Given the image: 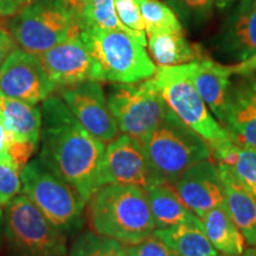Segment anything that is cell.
Instances as JSON below:
<instances>
[{
  "label": "cell",
  "mask_w": 256,
  "mask_h": 256,
  "mask_svg": "<svg viewBox=\"0 0 256 256\" xmlns=\"http://www.w3.org/2000/svg\"><path fill=\"white\" fill-rule=\"evenodd\" d=\"M42 162L78 191L87 204L100 188V172L104 142L92 136L76 120L60 96L42 104Z\"/></svg>",
  "instance_id": "6da1fadb"
},
{
  "label": "cell",
  "mask_w": 256,
  "mask_h": 256,
  "mask_svg": "<svg viewBox=\"0 0 256 256\" xmlns=\"http://www.w3.org/2000/svg\"><path fill=\"white\" fill-rule=\"evenodd\" d=\"M87 218L94 232L133 244L156 229L145 188L107 184L87 202Z\"/></svg>",
  "instance_id": "7a4b0ae2"
},
{
  "label": "cell",
  "mask_w": 256,
  "mask_h": 256,
  "mask_svg": "<svg viewBox=\"0 0 256 256\" xmlns=\"http://www.w3.org/2000/svg\"><path fill=\"white\" fill-rule=\"evenodd\" d=\"M80 34L92 62V81L138 83L154 76L145 46L126 32L84 28Z\"/></svg>",
  "instance_id": "3957f363"
},
{
  "label": "cell",
  "mask_w": 256,
  "mask_h": 256,
  "mask_svg": "<svg viewBox=\"0 0 256 256\" xmlns=\"http://www.w3.org/2000/svg\"><path fill=\"white\" fill-rule=\"evenodd\" d=\"M140 140L158 183L172 185L188 168L212 156L206 140L171 110L154 130Z\"/></svg>",
  "instance_id": "277c9868"
},
{
  "label": "cell",
  "mask_w": 256,
  "mask_h": 256,
  "mask_svg": "<svg viewBox=\"0 0 256 256\" xmlns=\"http://www.w3.org/2000/svg\"><path fill=\"white\" fill-rule=\"evenodd\" d=\"M17 46L40 55L81 32L76 11L66 0H31L8 23Z\"/></svg>",
  "instance_id": "5b68a950"
},
{
  "label": "cell",
  "mask_w": 256,
  "mask_h": 256,
  "mask_svg": "<svg viewBox=\"0 0 256 256\" xmlns=\"http://www.w3.org/2000/svg\"><path fill=\"white\" fill-rule=\"evenodd\" d=\"M22 192L56 228L68 235L81 228L84 202L78 191L57 176L40 158L20 171Z\"/></svg>",
  "instance_id": "8992f818"
},
{
  "label": "cell",
  "mask_w": 256,
  "mask_h": 256,
  "mask_svg": "<svg viewBox=\"0 0 256 256\" xmlns=\"http://www.w3.org/2000/svg\"><path fill=\"white\" fill-rule=\"evenodd\" d=\"M4 242L10 256H68L66 235L25 194L5 208Z\"/></svg>",
  "instance_id": "52a82bcc"
},
{
  "label": "cell",
  "mask_w": 256,
  "mask_h": 256,
  "mask_svg": "<svg viewBox=\"0 0 256 256\" xmlns=\"http://www.w3.org/2000/svg\"><path fill=\"white\" fill-rule=\"evenodd\" d=\"M156 90L170 110L211 147V151L232 140L222 124L212 116L206 102L190 80L178 66H158L151 78Z\"/></svg>",
  "instance_id": "ba28073f"
},
{
  "label": "cell",
  "mask_w": 256,
  "mask_h": 256,
  "mask_svg": "<svg viewBox=\"0 0 256 256\" xmlns=\"http://www.w3.org/2000/svg\"><path fill=\"white\" fill-rule=\"evenodd\" d=\"M107 104L121 133L142 139L164 120L170 107L152 80L138 83H114Z\"/></svg>",
  "instance_id": "9c48e42d"
},
{
  "label": "cell",
  "mask_w": 256,
  "mask_h": 256,
  "mask_svg": "<svg viewBox=\"0 0 256 256\" xmlns=\"http://www.w3.org/2000/svg\"><path fill=\"white\" fill-rule=\"evenodd\" d=\"M55 88L34 54L16 49L0 68V96L37 104L50 98Z\"/></svg>",
  "instance_id": "30bf717a"
},
{
  "label": "cell",
  "mask_w": 256,
  "mask_h": 256,
  "mask_svg": "<svg viewBox=\"0 0 256 256\" xmlns=\"http://www.w3.org/2000/svg\"><path fill=\"white\" fill-rule=\"evenodd\" d=\"M158 183L153 176L142 140L119 136L106 147L100 172V188L107 184L146 188Z\"/></svg>",
  "instance_id": "8fae6325"
},
{
  "label": "cell",
  "mask_w": 256,
  "mask_h": 256,
  "mask_svg": "<svg viewBox=\"0 0 256 256\" xmlns=\"http://www.w3.org/2000/svg\"><path fill=\"white\" fill-rule=\"evenodd\" d=\"M60 98L76 120L92 136L104 144H110L119 136L120 130L108 107L100 82L86 81L63 88Z\"/></svg>",
  "instance_id": "7c38bea8"
},
{
  "label": "cell",
  "mask_w": 256,
  "mask_h": 256,
  "mask_svg": "<svg viewBox=\"0 0 256 256\" xmlns=\"http://www.w3.org/2000/svg\"><path fill=\"white\" fill-rule=\"evenodd\" d=\"M172 186L197 217L217 206H226L218 168L209 159L188 168Z\"/></svg>",
  "instance_id": "4fadbf2b"
},
{
  "label": "cell",
  "mask_w": 256,
  "mask_h": 256,
  "mask_svg": "<svg viewBox=\"0 0 256 256\" xmlns=\"http://www.w3.org/2000/svg\"><path fill=\"white\" fill-rule=\"evenodd\" d=\"M38 57L55 87L68 88L92 81V62L80 34L68 37Z\"/></svg>",
  "instance_id": "5bb4252c"
},
{
  "label": "cell",
  "mask_w": 256,
  "mask_h": 256,
  "mask_svg": "<svg viewBox=\"0 0 256 256\" xmlns=\"http://www.w3.org/2000/svg\"><path fill=\"white\" fill-rule=\"evenodd\" d=\"M230 83L226 110L220 124L234 142L256 147V78L243 74Z\"/></svg>",
  "instance_id": "9a60e30c"
},
{
  "label": "cell",
  "mask_w": 256,
  "mask_h": 256,
  "mask_svg": "<svg viewBox=\"0 0 256 256\" xmlns=\"http://www.w3.org/2000/svg\"><path fill=\"white\" fill-rule=\"evenodd\" d=\"M183 75L190 80L198 94L202 96L211 113L220 124L226 98L234 75L232 66H223L210 58H202L194 62L177 66Z\"/></svg>",
  "instance_id": "2e32d148"
},
{
  "label": "cell",
  "mask_w": 256,
  "mask_h": 256,
  "mask_svg": "<svg viewBox=\"0 0 256 256\" xmlns=\"http://www.w3.org/2000/svg\"><path fill=\"white\" fill-rule=\"evenodd\" d=\"M220 49L238 63L256 55V0H241L223 28Z\"/></svg>",
  "instance_id": "e0dca14e"
},
{
  "label": "cell",
  "mask_w": 256,
  "mask_h": 256,
  "mask_svg": "<svg viewBox=\"0 0 256 256\" xmlns=\"http://www.w3.org/2000/svg\"><path fill=\"white\" fill-rule=\"evenodd\" d=\"M226 206L247 244L256 248V197L246 190L228 166L218 164Z\"/></svg>",
  "instance_id": "ac0fdd59"
},
{
  "label": "cell",
  "mask_w": 256,
  "mask_h": 256,
  "mask_svg": "<svg viewBox=\"0 0 256 256\" xmlns=\"http://www.w3.org/2000/svg\"><path fill=\"white\" fill-rule=\"evenodd\" d=\"M147 46L153 62L158 66H176L204 58L200 48L185 38L183 28L147 34Z\"/></svg>",
  "instance_id": "d6986e66"
},
{
  "label": "cell",
  "mask_w": 256,
  "mask_h": 256,
  "mask_svg": "<svg viewBox=\"0 0 256 256\" xmlns=\"http://www.w3.org/2000/svg\"><path fill=\"white\" fill-rule=\"evenodd\" d=\"M203 232L212 247L224 256H243L246 241L226 206H217L198 217Z\"/></svg>",
  "instance_id": "ffe728a7"
},
{
  "label": "cell",
  "mask_w": 256,
  "mask_h": 256,
  "mask_svg": "<svg viewBox=\"0 0 256 256\" xmlns=\"http://www.w3.org/2000/svg\"><path fill=\"white\" fill-rule=\"evenodd\" d=\"M0 110L4 115L8 140L40 144L42 134V110L36 104L0 96Z\"/></svg>",
  "instance_id": "44dd1931"
},
{
  "label": "cell",
  "mask_w": 256,
  "mask_h": 256,
  "mask_svg": "<svg viewBox=\"0 0 256 256\" xmlns=\"http://www.w3.org/2000/svg\"><path fill=\"white\" fill-rule=\"evenodd\" d=\"M156 229H165L180 223L197 222L194 215L168 183H154L145 188Z\"/></svg>",
  "instance_id": "7402d4cb"
},
{
  "label": "cell",
  "mask_w": 256,
  "mask_h": 256,
  "mask_svg": "<svg viewBox=\"0 0 256 256\" xmlns=\"http://www.w3.org/2000/svg\"><path fill=\"white\" fill-rule=\"evenodd\" d=\"M153 234L177 256L220 255L204 234L200 220L197 222L180 223L165 229H156Z\"/></svg>",
  "instance_id": "603a6c76"
},
{
  "label": "cell",
  "mask_w": 256,
  "mask_h": 256,
  "mask_svg": "<svg viewBox=\"0 0 256 256\" xmlns=\"http://www.w3.org/2000/svg\"><path fill=\"white\" fill-rule=\"evenodd\" d=\"M212 153L218 164L228 166L240 184L256 197V147L241 146L230 140Z\"/></svg>",
  "instance_id": "cb8c5ba5"
},
{
  "label": "cell",
  "mask_w": 256,
  "mask_h": 256,
  "mask_svg": "<svg viewBox=\"0 0 256 256\" xmlns=\"http://www.w3.org/2000/svg\"><path fill=\"white\" fill-rule=\"evenodd\" d=\"M80 28H98L104 30L122 31L147 46L146 32L128 28L118 16L114 0H87L78 12Z\"/></svg>",
  "instance_id": "d4e9b609"
},
{
  "label": "cell",
  "mask_w": 256,
  "mask_h": 256,
  "mask_svg": "<svg viewBox=\"0 0 256 256\" xmlns=\"http://www.w3.org/2000/svg\"><path fill=\"white\" fill-rule=\"evenodd\" d=\"M68 256H126V252L116 240L86 232L74 240Z\"/></svg>",
  "instance_id": "484cf974"
},
{
  "label": "cell",
  "mask_w": 256,
  "mask_h": 256,
  "mask_svg": "<svg viewBox=\"0 0 256 256\" xmlns=\"http://www.w3.org/2000/svg\"><path fill=\"white\" fill-rule=\"evenodd\" d=\"M145 32L151 34L153 32L183 28L174 11L159 0H139Z\"/></svg>",
  "instance_id": "4316f807"
},
{
  "label": "cell",
  "mask_w": 256,
  "mask_h": 256,
  "mask_svg": "<svg viewBox=\"0 0 256 256\" xmlns=\"http://www.w3.org/2000/svg\"><path fill=\"white\" fill-rule=\"evenodd\" d=\"M179 16L185 22L206 20L215 6V0H172Z\"/></svg>",
  "instance_id": "83f0119b"
},
{
  "label": "cell",
  "mask_w": 256,
  "mask_h": 256,
  "mask_svg": "<svg viewBox=\"0 0 256 256\" xmlns=\"http://www.w3.org/2000/svg\"><path fill=\"white\" fill-rule=\"evenodd\" d=\"M124 252L126 256H177L154 234L138 243L124 244Z\"/></svg>",
  "instance_id": "f1b7e54d"
},
{
  "label": "cell",
  "mask_w": 256,
  "mask_h": 256,
  "mask_svg": "<svg viewBox=\"0 0 256 256\" xmlns=\"http://www.w3.org/2000/svg\"><path fill=\"white\" fill-rule=\"evenodd\" d=\"M20 191V174L8 165L0 164V206H8Z\"/></svg>",
  "instance_id": "f546056e"
},
{
  "label": "cell",
  "mask_w": 256,
  "mask_h": 256,
  "mask_svg": "<svg viewBox=\"0 0 256 256\" xmlns=\"http://www.w3.org/2000/svg\"><path fill=\"white\" fill-rule=\"evenodd\" d=\"M120 20L133 31L145 32L139 0H114Z\"/></svg>",
  "instance_id": "4dcf8cb0"
},
{
  "label": "cell",
  "mask_w": 256,
  "mask_h": 256,
  "mask_svg": "<svg viewBox=\"0 0 256 256\" xmlns=\"http://www.w3.org/2000/svg\"><path fill=\"white\" fill-rule=\"evenodd\" d=\"M38 145L31 142H19V140H8V154L11 156L12 164L16 171L20 174L24 166L30 162L32 154L36 152Z\"/></svg>",
  "instance_id": "1f68e13d"
},
{
  "label": "cell",
  "mask_w": 256,
  "mask_h": 256,
  "mask_svg": "<svg viewBox=\"0 0 256 256\" xmlns=\"http://www.w3.org/2000/svg\"><path fill=\"white\" fill-rule=\"evenodd\" d=\"M0 164L8 165L14 168L11 156L8 154V132L6 130L4 115L0 110Z\"/></svg>",
  "instance_id": "d6a6232c"
},
{
  "label": "cell",
  "mask_w": 256,
  "mask_h": 256,
  "mask_svg": "<svg viewBox=\"0 0 256 256\" xmlns=\"http://www.w3.org/2000/svg\"><path fill=\"white\" fill-rule=\"evenodd\" d=\"M16 50V42L10 31L0 26V68L12 51Z\"/></svg>",
  "instance_id": "836d02e7"
},
{
  "label": "cell",
  "mask_w": 256,
  "mask_h": 256,
  "mask_svg": "<svg viewBox=\"0 0 256 256\" xmlns=\"http://www.w3.org/2000/svg\"><path fill=\"white\" fill-rule=\"evenodd\" d=\"M31 0H0V18L14 17Z\"/></svg>",
  "instance_id": "e575fe53"
},
{
  "label": "cell",
  "mask_w": 256,
  "mask_h": 256,
  "mask_svg": "<svg viewBox=\"0 0 256 256\" xmlns=\"http://www.w3.org/2000/svg\"><path fill=\"white\" fill-rule=\"evenodd\" d=\"M234 75H243V74H254L256 72V55L249 60L238 63L236 66H232Z\"/></svg>",
  "instance_id": "d590c367"
},
{
  "label": "cell",
  "mask_w": 256,
  "mask_h": 256,
  "mask_svg": "<svg viewBox=\"0 0 256 256\" xmlns=\"http://www.w3.org/2000/svg\"><path fill=\"white\" fill-rule=\"evenodd\" d=\"M4 226H5V214L0 206V248L4 243Z\"/></svg>",
  "instance_id": "8d00e7d4"
},
{
  "label": "cell",
  "mask_w": 256,
  "mask_h": 256,
  "mask_svg": "<svg viewBox=\"0 0 256 256\" xmlns=\"http://www.w3.org/2000/svg\"><path fill=\"white\" fill-rule=\"evenodd\" d=\"M236 0H215V6L220 10L229 8Z\"/></svg>",
  "instance_id": "74e56055"
},
{
  "label": "cell",
  "mask_w": 256,
  "mask_h": 256,
  "mask_svg": "<svg viewBox=\"0 0 256 256\" xmlns=\"http://www.w3.org/2000/svg\"><path fill=\"white\" fill-rule=\"evenodd\" d=\"M66 2H68L69 4L72 6L74 10H75L76 12H78V10L82 8V5L87 2V0H66Z\"/></svg>",
  "instance_id": "f35d334b"
},
{
  "label": "cell",
  "mask_w": 256,
  "mask_h": 256,
  "mask_svg": "<svg viewBox=\"0 0 256 256\" xmlns=\"http://www.w3.org/2000/svg\"><path fill=\"white\" fill-rule=\"evenodd\" d=\"M243 256H256V248L250 249V250H247V252H244Z\"/></svg>",
  "instance_id": "ab89813d"
},
{
  "label": "cell",
  "mask_w": 256,
  "mask_h": 256,
  "mask_svg": "<svg viewBox=\"0 0 256 256\" xmlns=\"http://www.w3.org/2000/svg\"><path fill=\"white\" fill-rule=\"evenodd\" d=\"M217 256H224V255H220H220H217Z\"/></svg>",
  "instance_id": "60d3db41"
}]
</instances>
